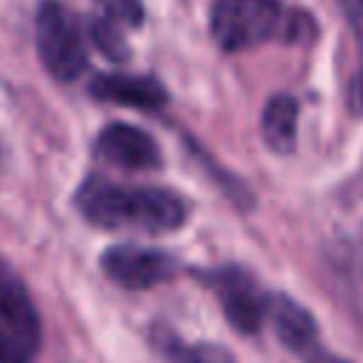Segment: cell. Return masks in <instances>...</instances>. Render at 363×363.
<instances>
[{
  "label": "cell",
  "instance_id": "obj_1",
  "mask_svg": "<svg viewBox=\"0 0 363 363\" xmlns=\"http://www.w3.org/2000/svg\"><path fill=\"white\" fill-rule=\"evenodd\" d=\"M74 207L99 230H136L147 235L176 233L190 218V201L170 187L116 184L96 173L82 179Z\"/></svg>",
  "mask_w": 363,
  "mask_h": 363
},
{
  "label": "cell",
  "instance_id": "obj_2",
  "mask_svg": "<svg viewBox=\"0 0 363 363\" xmlns=\"http://www.w3.org/2000/svg\"><path fill=\"white\" fill-rule=\"evenodd\" d=\"M210 37L224 54L252 51L264 43L312 45L320 37L315 11L284 0H213Z\"/></svg>",
  "mask_w": 363,
  "mask_h": 363
},
{
  "label": "cell",
  "instance_id": "obj_3",
  "mask_svg": "<svg viewBox=\"0 0 363 363\" xmlns=\"http://www.w3.org/2000/svg\"><path fill=\"white\" fill-rule=\"evenodd\" d=\"M34 37H37V54L43 68L60 79L74 82L88 68V48L85 34L79 26V17L60 0H43L37 6L34 20Z\"/></svg>",
  "mask_w": 363,
  "mask_h": 363
},
{
  "label": "cell",
  "instance_id": "obj_4",
  "mask_svg": "<svg viewBox=\"0 0 363 363\" xmlns=\"http://www.w3.org/2000/svg\"><path fill=\"white\" fill-rule=\"evenodd\" d=\"M196 278L216 295L227 323L238 335H258L269 320L272 292L241 264H218L210 269H196Z\"/></svg>",
  "mask_w": 363,
  "mask_h": 363
},
{
  "label": "cell",
  "instance_id": "obj_5",
  "mask_svg": "<svg viewBox=\"0 0 363 363\" xmlns=\"http://www.w3.org/2000/svg\"><path fill=\"white\" fill-rule=\"evenodd\" d=\"M43 320L14 269L0 258V363H37Z\"/></svg>",
  "mask_w": 363,
  "mask_h": 363
},
{
  "label": "cell",
  "instance_id": "obj_6",
  "mask_svg": "<svg viewBox=\"0 0 363 363\" xmlns=\"http://www.w3.org/2000/svg\"><path fill=\"white\" fill-rule=\"evenodd\" d=\"M99 267L108 281H113L122 289L142 292L153 289L170 278L179 275L182 264L176 255L156 250V247H139V244H113L99 255Z\"/></svg>",
  "mask_w": 363,
  "mask_h": 363
},
{
  "label": "cell",
  "instance_id": "obj_7",
  "mask_svg": "<svg viewBox=\"0 0 363 363\" xmlns=\"http://www.w3.org/2000/svg\"><path fill=\"white\" fill-rule=\"evenodd\" d=\"M94 153L122 170H156L162 164L159 145L153 136L128 122H111L96 133Z\"/></svg>",
  "mask_w": 363,
  "mask_h": 363
},
{
  "label": "cell",
  "instance_id": "obj_8",
  "mask_svg": "<svg viewBox=\"0 0 363 363\" xmlns=\"http://www.w3.org/2000/svg\"><path fill=\"white\" fill-rule=\"evenodd\" d=\"M91 96L99 102H113L150 113L162 111L170 102L164 85L147 74H96L91 79Z\"/></svg>",
  "mask_w": 363,
  "mask_h": 363
},
{
  "label": "cell",
  "instance_id": "obj_9",
  "mask_svg": "<svg viewBox=\"0 0 363 363\" xmlns=\"http://www.w3.org/2000/svg\"><path fill=\"white\" fill-rule=\"evenodd\" d=\"M261 139L269 153L292 156L298 150V128H301V99L289 91H275L267 96L261 108Z\"/></svg>",
  "mask_w": 363,
  "mask_h": 363
},
{
  "label": "cell",
  "instance_id": "obj_10",
  "mask_svg": "<svg viewBox=\"0 0 363 363\" xmlns=\"http://www.w3.org/2000/svg\"><path fill=\"white\" fill-rule=\"evenodd\" d=\"M269 323L281 346H286L295 354H309L318 349V320L315 315L289 298L286 292H272L269 301Z\"/></svg>",
  "mask_w": 363,
  "mask_h": 363
},
{
  "label": "cell",
  "instance_id": "obj_11",
  "mask_svg": "<svg viewBox=\"0 0 363 363\" xmlns=\"http://www.w3.org/2000/svg\"><path fill=\"white\" fill-rule=\"evenodd\" d=\"M150 340H153V349L167 363H235L230 349H224L218 343H184L164 323L150 326Z\"/></svg>",
  "mask_w": 363,
  "mask_h": 363
},
{
  "label": "cell",
  "instance_id": "obj_12",
  "mask_svg": "<svg viewBox=\"0 0 363 363\" xmlns=\"http://www.w3.org/2000/svg\"><path fill=\"white\" fill-rule=\"evenodd\" d=\"M88 37H91V43L96 45V51L105 57V60H111V62H128L130 60V48H128V40H125V28L119 26V23H113V20H108L105 14H94L91 20H88Z\"/></svg>",
  "mask_w": 363,
  "mask_h": 363
},
{
  "label": "cell",
  "instance_id": "obj_13",
  "mask_svg": "<svg viewBox=\"0 0 363 363\" xmlns=\"http://www.w3.org/2000/svg\"><path fill=\"white\" fill-rule=\"evenodd\" d=\"M96 6H99V14L119 23L122 28H139L145 20L142 0H96Z\"/></svg>",
  "mask_w": 363,
  "mask_h": 363
},
{
  "label": "cell",
  "instance_id": "obj_14",
  "mask_svg": "<svg viewBox=\"0 0 363 363\" xmlns=\"http://www.w3.org/2000/svg\"><path fill=\"white\" fill-rule=\"evenodd\" d=\"M335 9L340 11L346 28L352 31V40L357 45V60L363 62V0H335Z\"/></svg>",
  "mask_w": 363,
  "mask_h": 363
},
{
  "label": "cell",
  "instance_id": "obj_15",
  "mask_svg": "<svg viewBox=\"0 0 363 363\" xmlns=\"http://www.w3.org/2000/svg\"><path fill=\"white\" fill-rule=\"evenodd\" d=\"M343 108L352 119H363V62L357 60V65L352 68L346 88H343Z\"/></svg>",
  "mask_w": 363,
  "mask_h": 363
},
{
  "label": "cell",
  "instance_id": "obj_16",
  "mask_svg": "<svg viewBox=\"0 0 363 363\" xmlns=\"http://www.w3.org/2000/svg\"><path fill=\"white\" fill-rule=\"evenodd\" d=\"M306 363H352V360H343V357H337V354H332V352H326V349H315V352H309L306 354Z\"/></svg>",
  "mask_w": 363,
  "mask_h": 363
}]
</instances>
